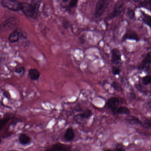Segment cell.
Instances as JSON below:
<instances>
[{"mask_svg": "<svg viewBox=\"0 0 151 151\" xmlns=\"http://www.w3.org/2000/svg\"><path fill=\"white\" fill-rule=\"evenodd\" d=\"M142 82L145 85H149L151 84V75H148L143 77Z\"/></svg>", "mask_w": 151, "mask_h": 151, "instance_id": "603a6c76", "label": "cell"}, {"mask_svg": "<svg viewBox=\"0 0 151 151\" xmlns=\"http://www.w3.org/2000/svg\"><path fill=\"white\" fill-rule=\"evenodd\" d=\"M93 115L92 110L86 109L84 110L83 112L80 114L76 115L73 117V120L77 122L80 123L85 120L89 119Z\"/></svg>", "mask_w": 151, "mask_h": 151, "instance_id": "52a82bcc", "label": "cell"}, {"mask_svg": "<svg viewBox=\"0 0 151 151\" xmlns=\"http://www.w3.org/2000/svg\"><path fill=\"white\" fill-rule=\"evenodd\" d=\"M127 39L138 41L139 40V37L136 32L132 31H129L125 33L123 37V40H125Z\"/></svg>", "mask_w": 151, "mask_h": 151, "instance_id": "4fadbf2b", "label": "cell"}, {"mask_svg": "<svg viewBox=\"0 0 151 151\" xmlns=\"http://www.w3.org/2000/svg\"><path fill=\"white\" fill-rule=\"evenodd\" d=\"M130 97L132 99H135L136 98V95H135V94L134 93H131Z\"/></svg>", "mask_w": 151, "mask_h": 151, "instance_id": "4dcf8cb0", "label": "cell"}, {"mask_svg": "<svg viewBox=\"0 0 151 151\" xmlns=\"http://www.w3.org/2000/svg\"><path fill=\"white\" fill-rule=\"evenodd\" d=\"M124 3L122 1H118L115 5L114 9L109 16L110 19H113L121 14L124 9Z\"/></svg>", "mask_w": 151, "mask_h": 151, "instance_id": "ba28073f", "label": "cell"}, {"mask_svg": "<svg viewBox=\"0 0 151 151\" xmlns=\"http://www.w3.org/2000/svg\"><path fill=\"white\" fill-rule=\"evenodd\" d=\"M18 18L16 16L9 17L1 24L0 29L3 31L14 28L18 22Z\"/></svg>", "mask_w": 151, "mask_h": 151, "instance_id": "5b68a950", "label": "cell"}, {"mask_svg": "<svg viewBox=\"0 0 151 151\" xmlns=\"http://www.w3.org/2000/svg\"><path fill=\"white\" fill-rule=\"evenodd\" d=\"M104 151H113L111 149H106V150H104Z\"/></svg>", "mask_w": 151, "mask_h": 151, "instance_id": "d6a6232c", "label": "cell"}, {"mask_svg": "<svg viewBox=\"0 0 151 151\" xmlns=\"http://www.w3.org/2000/svg\"><path fill=\"white\" fill-rule=\"evenodd\" d=\"M78 1H76V0H72L70 1L69 3V8H73L77 6V4H78Z\"/></svg>", "mask_w": 151, "mask_h": 151, "instance_id": "4316f807", "label": "cell"}, {"mask_svg": "<svg viewBox=\"0 0 151 151\" xmlns=\"http://www.w3.org/2000/svg\"><path fill=\"white\" fill-rule=\"evenodd\" d=\"M41 1H33L31 3L22 2L21 10L25 16L32 19H36L38 16Z\"/></svg>", "mask_w": 151, "mask_h": 151, "instance_id": "6da1fadb", "label": "cell"}, {"mask_svg": "<svg viewBox=\"0 0 151 151\" xmlns=\"http://www.w3.org/2000/svg\"><path fill=\"white\" fill-rule=\"evenodd\" d=\"M79 42L81 44H84L85 42V40L84 38L80 37L79 38Z\"/></svg>", "mask_w": 151, "mask_h": 151, "instance_id": "f546056e", "label": "cell"}, {"mask_svg": "<svg viewBox=\"0 0 151 151\" xmlns=\"http://www.w3.org/2000/svg\"><path fill=\"white\" fill-rule=\"evenodd\" d=\"M62 24V26L64 29H68L69 26V22L68 20H66V19L63 20Z\"/></svg>", "mask_w": 151, "mask_h": 151, "instance_id": "83f0119b", "label": "cell"}, {"mask_svg": "<svg viewBox=\"0 0 151 151\" xmlns=\"http://www.w3.org/2000/svg\"><path fill=\"white\" fill-rule=\"evenodd\" d=\"M109 1L107 0H99L96 3L95 11V17L96 18L101 17L108 6Z\"/></svg>", "mask_w": 151, "mask_h": 151, "instance_id": "277c9868", "label": "cell"}, {"mask_svg": "<svg viewBox=\"0 0 151 151\" xmlns=\"http://www.w3.org/2000/svg\"><path fill=\"white\" fill-rule=\"evenodd\" d=\"M1 5L3 7L13 12H19L21 10V1L16 0H3Z\"/></svg>", "mask_w": 151, "mask_h": 151, "instance_id": "7a4b0ae2", "label": "cell"}, {"mask_svg": "<svg viewBox=\"0 0 151 151\" xmlns=\"http://www.w3.org/2000/svg\"><path fill=\"white\" fill-rule=\"evenodd\" d=\"M125 121L132 125H139L141 126L142 122L134 116L128 115L125 117Z\"/></svg>", "mask_w": 151, "mask_h": 151, "instance_id": "5bb4252c", "label": "cell"}, {"mask_svg": "<svg viewBox=\"0 0 151 151\" xmlns=\"http://www.w3.org/2000/svg\"><path fill=\"white\" fill-rule=\"evenodd\" d=\"M68 1V0H66V1H62V2H64V3H66Z\"/></svg>", "mask_w": 151, "mask_h": 151, "instance_id": "836d02e7", "label": "cell"}, {"mask_svg": "<svg viewBox=\"0 0 151 151\" xmlns=\"http://www.w3.org/2000/svg\"><path fill=\"white\" fill-rule=\"evenodd\" d=\"M29 78L32 80H37L40 76V72L36 68H31L28 72Z\"/></svg>", "mask_w": 151, "mask_h": 151, "instance_id": "9a60e30c", "label": "cell"}, {"mask_svg": "<svg viewBox=\"0 0 151 151\" xmlns=\"http://www.w3.org/2000/svg\"><path fill=\"white\" fill-rule=\"evenodd\" d=\"M1 142H2V140L0 139V145L1 144Z\"/></svg>", "mask_w": 151, "mask_h": 151, "instance_id": "e575fe53", "label": "cell"}, {"mask_svg": "<svg viewBox=\"0 0 151 151\" xmlns=\"http://www.w3.org/2000/svg\"><path fill=\"white\" fill-rule=\"evenodd\" d=\"M120 101L118 98L115 97H112L109 98L107 102V106L108 108L111 110L113 113L118 107Z\"/></svg>", "mask_w": 151, "mask_h": 151, "instance_id": "30bf717a", "label": "cell"}, {"mask_svg": "<svg viewBox=\"0 0 151 151\" xmlns=\"http://www.w3.org/2000/svg\"><path fill=\"white\" fill-rule=\"evenodd\" d=\"M135 2H140V5L141 6H149L151 7V1H134Z\"/></svg>", "mask_w": 151, "mask_h": 151, "instance_id": "d4e9b609", "label": "cell"}, {"mask_svg": "<svg viewBox=\"0 0 151 151\" xmlns=\"http://www.w3.org/2000/svg\"><path fill=\"white\" fill-rule=\"evenodd\" d=\"M10 120L9 117H6L0 119V131L6 125Z\"/></svg>", "mask_w": 151, "mask_h": 151, "instance_id": "d6986e66", "label": "cell"}, {"mask_svg": "<svg viewBox=\"0 0 151 151\" xmlns=\"http://www.w3.org/2000/svg\"><path fill=\"white\" fill-rule=\"evenodd\" d=\"M111 87L116 91H121L123 90V88H122L121 85L117 82H113L111 83Z\"/></svg>", "mask_w": 151, "mask_h": 151, "instance_id": "ffe728a7", "label": "cell"}, {"mask_svg": "<svg viewBox=\"0 0 151 151\" xmlns=\"http://www.w3.org/2000/svg\"><path fill=\"white\" fill-rule=\"evenodd\" d=\"M45 151H55L51 147L50 148H47L46 150H45Z\"/></svg>", "mask_w": 151, "mask_h": 151, "instance_id": "1f68e13d", "label": "cell"}, {"mask_svg": "<svg viewBox=\"0 0 151 151\" xmlns=\"http://www.w3.org/2000/svg\"><path fill=\"white\" fill-rule=\"evenodd\" d=\"M141 127L145 129H149L151 128V120L146 119L144 122H142Z\"/></svg>", "mask_w": 151, "mask_h": 151, "instance_id": "44dd1931", "label": "cell"}, {"mask_svg": "<svg viewBox=\"0 0 151 151\" xmlns=\"http://www.w3.org/2000/svg\"><path fill=\"white\" fill-rule=\"evenodd\" d=\"M112 72L114 75H118L120 74V72H121V70L118 67H114L112 68Z\"/></svg>", "mask_w": 151, "mask_h": 151, "instance_id": "484cf974", "label": "cell"}, {"mask_svg": "<svg viewBox=\"0 0 151 151\" xmlns=\"http://www.w3.org/2000/svg\"><path fill=\"white\" fill-rule=\"evenodd\" d=\"M121 53L119 50L114 48L111 51V61L112 64L116 65H119L122 61Z\"/></svg>", "mask_w": 151, "mask_h": 151, "instance_id": "9c48e42d", "label": "cell"}, {"mask_svg": "<svg viewBox=\"0 0 151 151\" xmlns=\"http://www.w3.org/2000/svg\"><path fill=\"white\" fill-rule=\"evenodd\" d=\"M75 136L74 131L72 128H68L67 129L64 134V138L67 141H71L74 139Z\"/></svg>", "mask_w": 151, "mask_h": 151, "instance_id": "2e32d148", "label": "cell"}, {"mask_svg": "<svg viewBox=\"0 0 151 151\" xmlns=\"http://www.w3.org/2000/svg\"><path fill=\"white\" fill-rule=\"evenodd\" d=\"M14 72L18 74H20V75H23L25 73V69L23 67H18L16 68L14 70Z\"/></svg>", "mask_w": 151, "mask_h": 151, "instance_id": "cb8c5ba5", "label": "cell"}, {"mask_svg": "<svg viewBox=\"0 0 151 151\" xmlns=\"http://www.w3.org/2000/svg\"><path fill=\"white\" fill-rule=\"evenodd\" d=\"M19 143L23 146L28 145L31 143V139L25 133H21L18 137Z\"/></svg>", "mask_w": 151, "mask_h": 151, "instance_id": "8fae6325", "label": "cell"}, {"mask_svg": "<svg viewBox=\"0 0 151 151\" xmlns=\"http://www.w3.org/2000/svg\"><path fill=\"white\" fill-rule=\"evenodd\" d=\"M130 111L128 109V108L125 107H120L117 109L115 111L114 114L129 115L130 114Z\"/></svg>", "mask_w": 151, "mask_h": 151, "instance_id": "e0dca14e", "label": "cell"}, {"mask_svg": "<svg viewBox=\"0 0 151 151\" xmlns=\"http://www.w3.org/2000/svg\"><path fill=\"white\" fill-rule=\"evenodd\" d=\"M127 16L130 20H133L135 17V11L133 9L129 8L127 10Z\"/></svg>", "mask_w": 151, "mask_h": 151, "instance_id": "7402d4cb", "label": "cell"}, {"mask_svg": "<svg viewBox=\"0 0 151 151\" xmlns=\"http://www.w3.org/2000/svg\"><path fill=\"white\" fill-rule=\"evenodd\" d=\"M115 151H125V150L123 147H118L116 148Z\"/></svg>", "mask_w": 151, "mask_h": 151, "instance_id": "f1b7e54d", "label": "cell"}, {"mask_svg": "<svg viewBox=\"0 0 151 151\" xmlns=\"http://www.w3.org/2000/svg\"><path fill=\"white\" fill-rule=\"evenodd\" d=\"M52 148L55 151H69L71 147L60 143H57L52 146Z\"/></svg>", "mask_w": 151, "mask_h": 151, "instance_id": "7c38bea8", "label": "cell"}, {"mask_svg": "<svg viewBox=\"0 0 151 151\" xmlns=\"http://www.w3.org/2000/svg\"><path fill=\"white\" fill-rule=\"evenodd\" d=\"M27 39L28 36L25 31L21 29H17L13 31L9 36L8 39L11 43H15L18 42L20 38Z\"/></svg>", "mask_w": 151, "mask_h": 151, "instance_id": "3957f363", "label": "cell"}, {"mask_svg": "<svg viewBox=\"0 0 151 151\" xmlns=\"http://www.w3.org/2000/svg\"><path fill=\"white\" fill-rule=\"evenodd\" d=\"M138 68L146 72H151V52L146 55L139 65Z\"/></svg>", "mask_w": 151, "mask_h": 151, "instance_id": "8992f818", "label": "cell"}, {"mask_svg": "<svg viewBox=\"0 0 151 151\" xmlns=\"http://www.w3.org/2000/svg\"><path fill=\"white\" fill-rule=\"evenodd\" d=\"M142 20L143 22L151 28V16L141 11Z\"/></svg>", "mask_w": 151, "mask_h": 151, "instance_id": "ac0fdd59", "label": "cell"}]
</instances>
